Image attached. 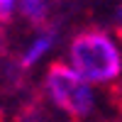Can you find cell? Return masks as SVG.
I'll list each match as a JSON object with an SVG mask.
<instances>
[{
	"instance_id": "obj_3",
	"label": "cell",
	"mask_w": 122,
	"mask_h": 122,
	"mask_svg": "<svg viewBox=\"0 0 122 122\" xmlns=\"http://www.w3.org/2000/svg\"><path fill=\"white\" fill-rule=\"evenodd\" d=\"M20 12L32 27L46 29V25H49V3L46 0H20Z\"/></svg>"
},
{
	"instance_id": "obj_6",
	"label": "cell",
	"mask_w": 122,
	"mask_h": 122,
	"mask_svg": "<svg viewBox=\"0 0 122 122\" xmlns=\"http://www.w3.org/2000/svg\"><path fill=\"white\" fill-rule=\"evenodd\" d=\"M112 103L117 105V110H122V83H117L112 88Z\"/></svg>"
},
{
	"instance_id": "obj_10",
	"label": "cell",
	"mask_w": 122,
	"mask_h": 122,
	"mask_svg": "<svg viewBox=\"0 0 122 122\" xmlns=\"http://www.w3.org/2000/svg\"><path fill=\"white\" fill-rule=\"evenodd\" d=\"M68 122H73V120H68Z\"/></svg>"
},
{
	"instance_id": "obj_5",
	"label": "cell",
	"mask_w": 122,
	"mask_h": 122,
	"mask_svg": "<svg viewBox=\"0 0 122 122\" xmlns=\"http://www.w3.org/2000/svg\"><path fill=\"white\" fill-rule=\"evenodd\" d=\"M15 10V0H0V22H10Z\"/></svg>"
},
{
	"instance_id": "obj_4",
	"label": "cell",
	"mask_w": 122,
	"mask_h": 122,
	"mask_svg": "<svg viewBox=\"0 0 122 122\" xmlns=\"http://www.w3.org/2000/svg\"><path fill=\"white\" fill-rule=\"evenodd\" d=\"M51 44H54V34L51 32H46V34H42V37H37L32 44L27 46V51L22 54V59H20V66L22 68H29L32 64H37L39 59H42L49 49H51Z\"/></svg>"
},
{
	"instance_id": "obj_1",
	"label": "cell",
	"mask_w": 122,
	"mask_h": 122,
	"mask_svg": "<svg viewBox=\"0 0 122 122\" xmlns=\"http://www.w3.org/2000/svg\"><path fill=\"white\" fill-rule=\"evenodd\" d=\"M71 68L88 83H115L122 76V49L105 29L88 27L73 34L68 44Z\"/></svg>"
},
{
	"instance_id": "obj_8",
	"label": "cell",
	"mask_w": 122,
	"mask_h": 122,
	"mask_svg": "<svg viewBox=\"0 0 122 122\" xmlns=\"http://www.w3.org/2000/svg\"><path fill=\"white\" fill-rule=\"evenodd\" d=\"M117 37H120V39H122V25H120V29H117Z\"/></svg>"
},
{
	"instance_id": "obj_7",
	"label": "cell",
	"mask_w": 122,
	"mask_h": 122,
	"mask_svg": "<svg viewBox=\"0 0 122 122\" xmlns=\"http://www.w3.org/2000/svg\"><path fill=\"white\" fill-rule=\"evenodd\" d=\"M117 20H120V22H122V5L117 7Z\"/></svg>"
},
{
	"instance_id": "obj_2",
	"label": "cell",
	"mask_w": 122,
	"mask_h": 122,
	"mask_svg": "<svg viewBox=\"0 0 122 122\" xmlns=\"http://www.w3.org/2000/svg\"><path fill=\"white\" fill-rule=\"evenodd\" d=\"M44 95L56 110L71 120H83L95 110V95L86 78H81L71 64L51 61L44 73Z\"/></svg>"
},
{
	"instance_id": "obj_9",
	"label": "cell",
	"mask_w": 122,
	"mask_h": 122,
	"mask_svg": "<svg viewBox=\"0 0 122 122\" xmlns=\"http://www.w3.org/2000/svg\"><path fill=\"white\" fill-rule=\"evenodd\" d=\"M0 122H5V120H3V115H0Z\"/></svg>"
}]
</instances>
